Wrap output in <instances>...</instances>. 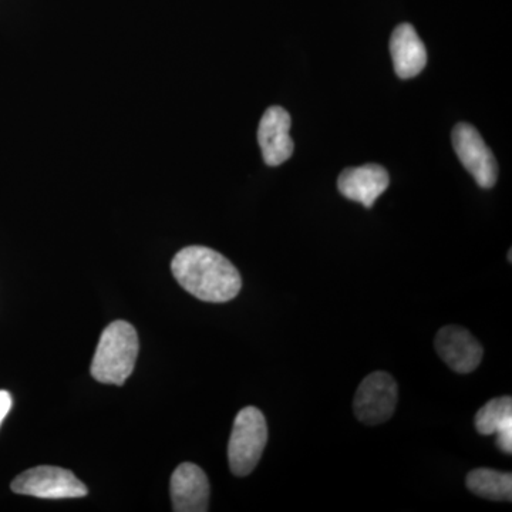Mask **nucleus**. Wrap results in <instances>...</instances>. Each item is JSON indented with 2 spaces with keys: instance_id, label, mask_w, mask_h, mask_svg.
Masks as SVG:
<instances>
[{
  "instance_id": "obj_11",
  "label": "nucleus",
  "mask_w": 512,
  "mask_h": 512,
  "mask_svg": "<svg viewBox=\"0 0 512 512\" xmlns=\"http://www.w3.org/2000/svg\"><path fill=\"white\" fill-rule=\"evenodd\" d=\"M394 72L400 79H413L427 64V50L416 29L409 23L397 26L390 37Z\"/></svg>"
},
{
  "instance_id": "obj_13",
  "label": "nucleus",
  "mask_w": 512,
  "mask_h": 512,
  "mask_svg": "<svg viewBox=\"0 0 512 512\" xmlns=\"http://www.w3.org/2000/svg\"><path fill=\"white\" fill-rule=\"evenodd\" d=\"M467 487L478 497L487 498V500H512L511 473H501L490 468H477L468 474Z\"/></svg>"
},
{
  "instance_id": "obj_4",
  "label": "nucleus",
  "mask_w": 512,
  "mask_h": 512,
  "mask_svg": "<svg viewBox=\"0 0 512 512\" xmlns=\"http://www.w3.org/2000/svg\"><path fill=\"white\" fill-rule=\"evenodd\" d=\"M13 493L63 500V498H82L87 495L86 485L72 471L60 467L40 466L23 471L12 481Z\"/></svg>"
},
{
  "instance_id": "obj_5",
  "label": "nucleus",
  "mask_w": 512,
  "mask_h": 512,
  "mask_svg": "<svg viewBox=\"0 0 512 512\" xmlns=\"http://www.w3.org/2000/svg\"><path fill=\"white\" fill-rule=\"evenodd\" d=\"M397 404V384L389 373L375 372L357 389L355 414L367 426H377L393 416Z\"/></svg>"
},
{
  "instance_id": "obj_12",
  "label": "nucleus",
  "mask_w": 512,
  "mask_h": 512,
  "mask_svg": "<svg viewBox=\"0 0 512 512\" xmlns=\"http://www.w3.org/2000/svg\"><path fill=\"white\" fill-rule=\"evenodd\" d=\"M476 429L483 436L497 434V446L512 454V399L510 396L490 400L478 410Z\"/></svg>"
},
{
  "instance_id": "obj_1",
  "label": "nucleus",
  "mask_w": 512,
  "mask_h": 512,
  "mask_svg": "<svg viewBox=\"0 0 512 512\" xmlns=\"http://www.w3.org/2000/svg\"><path fill=\"white\" fill-rule=\"evenodd\" d=\"M171 271L185 291L204 302L232 301L242 288L238 269L220 252L200 245L181 249Z\"/></svg>"
},
{
  "instance_id": "obj_10",
  "label": "nucleus",
  "mask_w": 512,
  "mask_h": 512,
  "mask_svg": "<svg viewBox=\"0 0 512 512\" xmlns=\"http://www.w3.org/2000/svg\"><path fill=\"white\" fill-rule=\"evenodd\" d=\"M389 184V173L379 164L348 168L342 171L338 180L340 194L350 201L360 202L366 208L373 207Z\"/></svg>"
},
{
  "instance_id": "obj_6",
  "label": "nucleus",
  "mask_w": 512,
  "mask_h": 512,
  "mask_svg": "<svg viewBox=\"0 0 512 512\" xmlns=\"http://www.w3.org/2000/svg\"><path fill=\"white\" fill-rule=\"evenodd\" d=\"M453 146L461 164L481 188H493L497 183V160L478 133L477 128L460 123L453 130Z\"/></svg>"
},
{
  "instance_id": "obj_9",
  "label": "nucleus",
  "mask_w": 512,
  "mask_h": 512,
  "mask_svg": "<svg viewBox=\"0 0 512 512\" xmlns=\"http://www.w3.org/2000/svg\"><path fill=\"white\" fill-rule=\"evenodd\" d=\"M171 500L174 511L204 512L210 503V483L202 468L183 463L171 476Z\"/></svg>"
},
{
  "instance_id": "obj_3",
  "label": "nucleus",
  "mask_w": 512,
  "mask_h": 512,
  "mask_svg": "<svg viewBox=\"0 0 512 512\" xmlns=\"http://www.w3.org/2000/svg\"><path fill=\"white\" fill-rule=\"evenodd\" d=\"M268 443V426L261 410L245 407L238 413L228 444V460L232 473L249 476L258 466Z\"/></svg>"
},
{
  "instance_id": "obj_8",
  "label": "nucleus",
  "mask_w": 512,
  "mask_h": 512,
  "mask_svg": "<svg viewBox=\"0 0 512 512\" xmlns=\"http://www.w3.org/2000/svg\"><path fill=\"white\" fill-rule=\"evenodd\" d=\"M291 126V116L281 106L269 107L262 116L258 127V143L265 163L271 167L284 164L292 157Z\"/></svg>"
},
{
  "instance_id": "obj_2",
  "label": "nucleus",
  "mask_w": 512,
  "mask_h": 512,
  "mask_svg": "<svg viewBox=\"0 0 512 512\" xmlns=\"http://www.w3.org/2000/svg\"><path fill=\"white\" fill-rule=\"evenodd\" d=\"M140 342L137 330L124 320L111 323L101 333L94 353L92 376L103 384L123 386L136 366Z\"/></svg>"
},
{
  "instance_id": "obj_7",
  "label": "nucleus",
  "mask_w": 512,
  "mask_h": 512,
  "mask_svg": "<svg viewBox=\"0 0 512 512\" xmlns=\"http://www.w3.org/2000/svg\"><path fill=\"white\" fill-rule=\"evenodd\" d=\"M436 350L444 363L461 375L474 372L484 356L480 342L467 329L453 325L437 333Z\"/></svg>"
},
{
  "instance_id": "obj_14",
  "label": "nucleus",
  "mask_w": 512,
  "mask_h": 512,
  "mask_svg": "<svg viewBox=\"0 0 512 512\" xmlns=\"http://www.w3.org/2000/svg\"><path fill=\"white\" fill-rule=\"evenodd\" d=\"M10 409H12V396L6 390H0V424L6 419Z\"/></svg>"
}]
</instances>
